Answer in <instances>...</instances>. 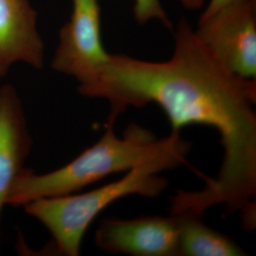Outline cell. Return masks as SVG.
Wrapping results in <instances>:
<instances>
[{"mask_svg":"<svg viewBox=\"0 0 256 256\" xmlns=\"http://www.w3.org/2000/svg\"><path fill=\"white\" fill-rule=\"evenodd\" d=\"M171 58L150 62L111 54L98 77L79 93L110 104L108 119L129 108L156 104L172 131L198 124L216 129L224 155L216 178H205L200 191L178 192L173 214L202 216L214 206L239 212L244 228L256 224V82L232 74L212 54L182 18L174 30Z\"/></svg>","mask_w":256,"mask_h":256,"instance_id":"obj_1","label":"cell"},{"mask_svg":"<svg viewBox=\"0 0 256 256\" xmlns=\"http://www.w3.org/2000/svg\"><path fill=\"white\" fill-rule=\"evenodd\" d=\"M115 120H106L102 137L72 162L46 174L25 169L14 184L7 204L24 206L30 202L80 192L86 186L110 174L126 173L162 146L150 130L130 124L120 137Z\"/></svg>","mask_w":256,"mask_h":256,"instance_id":"obj_3","label":"cell"},{"mask_svg":"<svg viewBox=\"0 0 256 256\" xmlns=\"http://www.w3.org/2000/svg\"><path fill=\"white\" fill-rule=\"evenodd\" d=\"M190 144L180 132H171L154 155L126 172L117 180L90 192L43 198L23 207L28 216L41 222L54 240L55 252L78 256L82 238L94 220L112 203L129 196L155 198L168 186L162 172L186 164Z\"/></svg>","mask_w":256,"mask_h":256,"instance_id":"obj_2","label":"cell"},{"mask_svg":"<svg viewBox=\"0 0 256 256\" xmlns=\"http://www.w3.org/2000/svg\"><path fill=\"white\" fill-rule=\"evenodd\" d=\"M194 34L232 74L256 78V0H238L198 21Z\"/></svg>","mask_w":256,"mask_h":256,"instance_id":"obj_4","label":"cell"},{"mask_svg":"<svg viewBox=\"0 0 256 256\" xmlns=\"http://www.w3.org/2000/svg\"><path fill=\"white\" fill-rule=\"evenodd\" d=\"M36 24V12L28 0H0V78L19 61L43 66L44 45Z\"/></svg>","mask_w":256,"mask_h":256,"instance_id":"obj_8","label":"cell"},{"mask_svg":"<svg viewBox=\"0 0 256 256\" xmlns=\"http://www.w3.org/2000/svg\"><path fill=\"white\" fill-rule=\"evenodd\" d=\"M183 7L187 10H198L202 8L205 0H180Z\"/></svg>","mask_w":256,"mask_h":256,"instance_id":"obj_12","label":"cell"},{"mask_svg":"<svg viewBox=\"0 0 256 256\" xmlns=\"http://www.w3.org/2000/svg\"><path fill=\"white\" fill-rule=\"evenodd\" d=\"M72 3L70 18L60 30L52 66L55 72L75 78L79 86H84L98 77L110 54L102 44L99 0H72Z\"/></svg>","mask_w":256,"mask_h":256,"instance_id":"obj_5","label":"cell"},{"mask_svg":"<svg viewBox=\"0 0 256 256\" xmlns=\"http://www.w3.org/2000/svg\"><path fill=\"white\" fill-rule=\"evenodd\" d=\"M134 16L138 24L144 25L151 20L160 21L169 30H174V25L168 18L160 0H134Z\"/></svg>","mask_w":256,"mask_h":256,"instance_id":"obj_10","label":"cell"},{"mask_svg":"<svg viewBox=\"0 0 256 256\" xmlns=\"http://www.w3.org/2000/svg\"><path fill=\"white\" fill-rule=\"evenodd\" d=\"M178 221L170 216L104 218L95 234L97 247L108 254L178 256Z\"/></svg>","mask_w":256,"mask_h":256,"instance_id":"obj_6","label":"cell"},{"mask_svg":"<svg viewBox=\"0 0 256 256\" xmlns=\"http://www.w3.org/2000/svg\"><path fill=\"white\" fill-rule=\"evenodd\" d=\"M236 1L238 0H209L206 8L202 12V16L198 19V21L210 18L214 14L218 12L220 10L228 6L232 3H234Z\"/></svg>","mask_w":256,"mask_h":256,"instance_id":"obj_11","label":"cell"},{"mask_svg":"<svg viewBox=\"0 0 256 256\" xmlns=\"http://www.w3.org/2000/svg\"><path fill=\"white\" fill-rule=\"evenodd\" d=\"M32 146L22 102L14 86L0 88V221L10 192Z\"/></svg>","mask_w":256,"mask_h":256,"instance_id":"obj_7","label":"cell"},{"mask_svg":"<svg viewBox=\"0 0 256 256\" xmlns=\"http://www.w3.org/2000/svg\"><path fill=\"white\" fill-rule=\"evenodd\" d=\"M178 221V256H243L246 252L228 236L212 229L202 216L171 214Z\"/></svg>","mask_w":256,"mask_h":256,"instance_id":"obj_9","label":"cell"}]
</instances>
